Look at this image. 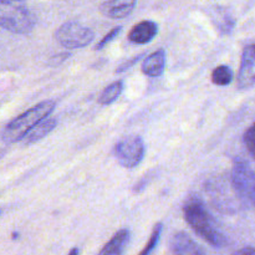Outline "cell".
Here are the masks:
<instances>
[{
	"mask_svg": "<svg viewBox=\"0 0 255 255\" xmlns=\"http://www.w3.org/2000/svg\"><path fill=\"white\" fill-rule=\"evenodd\" d=\"M183 216L188 226L207 243L214 248H223L227 246V237L218 228L217 222L201 198L197 196L188 197L184 202Z\"/></svg>",
	"mask_w": 255,
	"mask_h": 255,
	"instance_id": "6da1fadb",
	"label": "cell"
},
{
	"mask_svg": "<svg viewBox=\"0 0 255 255\" xmlns=\"http://www.w3.org/2000/svg\"><path fill=\"white\" fill-rule=\"evenodd\" d=\"M55 101H42L25 111L16 119L12 120L2 132V139L6 143H15L24 139V137L36 126L39 122L50 116L55 109Z\"/></svg>",
	"mask_w": 255,
	"mask_h": 255,
	"instance_id": "7a4b0ae2",
	"label": "cell"
},
{
	"mask_svg": "<svg viewBox=\"0 0 255 255\" xmlns=\"http://www.w3.org/2000/svg\"><path fill=\"white\" fill-rule=\"evenodd\" d=\"M34 14L27 7L26 0H0V24L12 34L25 35L35 26Z\"/></svg>",
	"mask_w": 255,
	"mask_h": 255,
	"instance_id": "3957f363",
	"label": "cell"
},
{
	"mask_svg": "<svg viewBox=\"0 0 255 255\" xmlns=\"http://www.w3.org/2000/svg\"><path fill=\"white\" fill-rule=\"evenodd\" d=\"M231 182L239 198L255 209V172L244 159H234Z\"/></svg>",
	"mask_w": 255,
	"mask_h": 255,
	"instance_id": "277c9868",
	"label": "cell"
},
{
	"mask_svg": "<svg viewBox=\"0 0 255 255\" xmlns=\"http://www.w3.org/2000/svg\"><path fill=\"white\" fill-rule=\"evenodd\" d=\"M55 40L66 49H80L92 42L95 32L81 22L67 21L57 27L55 31Z\"/></svg>",
	"mask_w": 255,
	"mask_h": 255,
	"instance_id": "5b68a950",
	"label": "cell"
},
{
	"mask_svg": "<svg viewBox=\"0 0 255 255\" xmlns=\"http://www.w3.org/2000/svg\"><path fill=\"white\" fill-rule=\"evenodd\" d=\"M146 152L143 139L139 136H127L116 143L115 157L125 168H134L142 162Z\"/></svg>",
	"mask_w": 255,
	"mask_h": 255,
	"instance_id": "8992f818",
	"label": "cell"
},
{
	"mask_svg": "<svg viewBox=\"0 0 255 255\" xmlns=\"http://www.w3.org/2000/svg\"><path fill=\"white\" fill-rule=\"evenodd\" d=\"M237 85L243 90L255 85V44L248 45L243 50Z\"/></svg>",
	"mask_w": 255,
	"mask_h": 255,
	"instance_id": "52a82bcc",
	"label": "cell"
},
{
	"mask_svg": "<svg viewBox=\"0 0 255 255\" xmlns=\"http://www.w3.org/2000/svg\"><path fill=\"white\" fill-rule=\"evenodd\" d=\"M169 247L173 255H207L206 252L183 232H178L172 237Z\"/></svg>",
	"mask_w": 255,
	"mask_h": 255,
	"instance_id": "ba28073f",
	"label": "cell"
},
{
	"mask_svg": "<svg viewBox=\"0 0 255 255\" xmlns=\"http://www.w3.org/2000/svg\"><path fill=\"white\" fill-rule=\"evenodd\" d=\"M137 0H106L100 6V11L110 19H124L134 10Z\"/></svg>",
	"mask_w": 255,
	"mask_h": 255,
	"instance_id": "9c48e42d",
	"label": "cell"
},
{
	"mask_svg": "<svg viewBox=\"0 0 255 255\" xmlns=\"http://www.w3.org/2000/svg\"><path fill=\"white\" fill-rule=\"evenodd\" d=\"M158 34V25L152 20H143L134 25L128 32L129 41L137 45H144L151 42Z\"/></svg>",
	"mask_w": 255,
	"mask_h": 255,
	"instance_id": "30bf717a",
	"label": "cell"
},
{
	"mask_svg": "<svg viewBox=\"0 0 255 255\" xmlns=\"http://www.w3.org/2000/svg\"><path fill=\"white\" fill-rule=\"evenodd\" d=\"M129 241H131V232L126 228L121 229L105 244L97 255H124Z\"/></svg>",
	"mask_w": 255,
	"mask_h": 255,
	"instance_id": "8fae6325",
	"label": "cell"
},
{
	"mask_svg": "<svg viewBox=\"0 0 255 255\" xmlns=\"http://www.w3.org/2000/svg\"><path fill=\"white\" fill-rule=\"evenodd\" d=\"M209 17H211L216 29L222 35L232 34L234 25H236V20L228 10L222 6H214L209 10Z\"/></svg>",
	"mask_w": 255,
	"mask_h": 255,
	"instance_id": "7c38bea8",
	"label": "cell"
},
{
	"mask_svg": "<svg viewBox=\"0 0 255 255\" xmlns=\"http://www.w3.org/2000/svg\"><path fill=\"white\" fill-rule=\"evenodd\" d=\"M166 67V51L159 49L152 52L142 62V72L148 77H158L163 74Z\"/></svg>",
	"mask_w": 255,
	"mask_h": 255,
	"instance_id": "4fadbf2b",
	"label": "cell"
},
{
	"mask_svg": "<svg viewBox=\"0 0 255 255\" xmlns=\"http://www.w3.org/2000/svg\"><path fill=\"white\" fill-rule=\"evenodd\" d=\"M57 125V120L54 117H46L45 120H42L41 122L36 125L26 136L24 137L22 142L24 144L29 146V144H34L36 142H39L40 139H42L44 137H46L50 132L54 131V128Z\"/></svg>",
	"mask_w": 255,
	"mask_h": 255,
	"instance_id": "5bb4252c",
	"label": "cell"
},
{
	"mask_svg": "<svg viewBox=\"0 0 255 255\" xmlns=\"http://www.w3.org/2000/svg\"><path fill=\"white\" fill-rule=\"evenodd\" d=\"M124 87L125 84L122 80H117V81L112 82V84H110L109 86L101 92V95H100L99 97V102L101 105H105V106L114 104V102L119 99L120 95L122 94Z\"/></svg>",
	"mask_w": 255,
	"mask_h": 255,
	"instance_id": "9a60e30c",
	"label": "cell"
},
{
	"mask_svg": "<svg viewBox=\"0 0 255 255\" xmlns=\"http://www.w3.org/2000/svg\"><path fill=\"white\" fill-rule=\"evenodd\" d=\"M233 80V71L227 65L217 66L212 72V82L217 86H228Z\"/></svg>",
	"mask_w": 255,
	"mask_h": 255,
	"instance_id": "2e32d148",
	"label": "cell"
},
{
	"mask_svg": "<svg viewBox=\"0 0 255 255\" xmlns=\"http://www.w3.org/2000/svg\"><path fill=\"white\" fill-rule=\"evenodd\" d=\"M162 231H163V226H162V223H157L156 226H154L153 231H152V234L151 237H149L148 243H147V246L144 247L143 251H142L138 255H151L152 252H153L154 248H156L157 243L159 242V238H161L162 236Z\"/></svg>",
	"mask_w": 255,
	"mask_h": 255,
	"instance_id": "e0dca14e",
	"label": "cell"
},
{
	"mask_svg": "<svg viewBox=\"0 0 255 255\" xmlns=\"http://www.w3.org/2000/svg\"><path fill=\"white\" fill-rule=\"evenodd\" d=\"M243 141L251 156L255 159V122L246 131Z\"/></svg>",
	"mask_w": 255,
	"mask_h": 255,
	"instance_id": "ac0fdd59",
	"label": "cell"
},
{
	"mask_svg": "<svg viewBox=\"0 0 255 255\" xmlns=\"http://www.w3.org/2000/svg\"><path fill=\"white\" fill-rule=\"evenodd\" d=\"M121 30H122V26H116V27H114V29H112L111 31L107 32V34L105 35V36L102 37L101 40H100L99 44L96 45V50H102L105 46H107V45H109L110 42L114 41V40L117 37V35H119L120 32H121Z\"/></svg>",
	"mask_w": 255,
	"mask_h": 255,
	"instance_id": "d6986e66",
	"label": "cell"
},
{
	"mask_svg": "<svg viewBox=\"0 0 255 255\" xmlns=\"http://www.w3.org/2000/svg\"><path fill=\"white\" fill-rule=\"evenodd\" d=\"M142 57H143V55H137V56H134L133 59L127 60L126 62H124V64H122V65H120L119 69L116 70V72H117V74H120V72H125V71H126V70H128L129 67H132V66H133V65H136L137 62H138L139 60L142 59Z\"/></svg>",
	"mask_w": 255,
	"mask_h": 255,
	"instance_id": "ffe728a7",
	"label": "cell"
},
{
	"mask_svg": "<svg viewBox=\"0 0 255 255\" xmlns=\"http://www.w3.org/2000/svg\"><path fill=\"white\" fill-rule=\"evenodd\" d=\"M233 255H255V248H253V247H246V248H242L239 251L234 252Z\"/></svg>",
	"mask_w": 255,
	"mask_h": 255,
	"instance_id": "44dd1931",
	"label": "cell"
},
{
	"mask_svg": "<svg viewBox=\"0 0 255 255\" xmlns=\"http://www.w3.org/2000/svg\"><path fill=\"white\" fill-rule=\"evenodd\" d=\"M67 57H69V54H61V55H56V56H54V57H51V64L52 65H59V64H61L62 61H65V60L67 59Z\"/></svg>",
	"mask_w": 255,
	"mask_h": 255,
	"instance_id": "7402d4cb",
	"label": "cell"
},
{
	"mask_svg": "<svg viewBox=\"0 0 255 255\" xmlns=\"http://www.w3.org/2000/svg\"><path fill=\"white\" fill-rule=\"evenodd\" d=\"M67 255H80V251L77 248H74V249H71V251H70V253Z\"/></svg>",
	"mask_w": 255,
	"mask_h": 255,
	"instance_id": "603a6c76",
	"label": "cell"
}]
</instances>
